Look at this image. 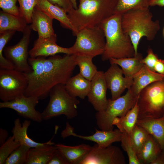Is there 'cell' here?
<instances>
[{
	"instance_id": "8d00e7d4",
	"label": "cell",
	"mask_w": 164,
	"mask_h": 164,
	"mask_svg": "<svg viewBox=\"0 0 164 164\" xmlns=\"http://www.w3.org/2000/svg\"><path fill=\"white\" fill-rule=\"evenodd\" d=\"M17 1L18 0H0V7L5 12L19 15V7L16 5Z\"/></svg>"
},
{
	"instance_id": "74e56055",
	"label": "cell",
	"mask_w": 164,
	"mask_h": 164,
	"mask_svg": "<svg viewBox=\"0 0 164 164\" xmlns=\"http://www.w3.org/2000/svg\"><path fill=\"white\" fill-rule=\"evenodd\" d=\"M159 59L157 55L153 52L150 48H149L147 50V54L142 60L143 63L151 70L155 71V65Z\"/></svg>"
},
{
	"instance_id": "d6a6232c",
	"label": "cell",
	"mask_w": 164,
	"mask_h": 164,
	"mask_svg": "<svg viewBox=\"0 0 164 164\" xmlns=\"http://www.w3.org/2000/svg\"><path fill=\"white\" fill-rule=\"evenodd\" d=\"M30 148L20 145L9 155L4 164H26Z\"/></svg>"
},
{
	"instance_id": "277c9868",
	"label": "cell",
	"mask_w": 164,
	"mask_h": 164,
	"mask_svg": "<svg viewBox=\"0 0 164 164\" xmlns=\"http://www.w3.org/2000/svg\"><path fill=\"white\" fill-rule=\"evenodd\" d=\"M153 15L149 8L128 10L122 15L121 26L130 37L134 48L135 55L138 53L140 41L143 37L151 41L160 29L159 20L152 19Z\"/></svg>"
},
{
	"instance_id": "836d02e7",
	"label": "cell",
	"mask_w": 164,
	"mask_h": 164,
	"mask_svg": "<svg viewBox=\"0 0 164 164\" xmlns=\"http://www.w3.org/2000/svg\"><path fill=\"white\" fill-rule=\"evenodd\" d=\"M121 132V145L123 149L127 153L129 164H141L131 142L129 135L125 132Z\"/></svg>"
},
{
	"instance_id": "bcb514c9",
	"label": "cell",
	"mask_w": 164,
	"mask_h": 164,
	"mask_svg": "<svg viewBox=\"0 0 164 164\" xmlns=\"http://www.w3.org/2000/svg\"><path fill=\"white\" fill-rule=\"evenodd\" d=\"M163 34H164V30H163Z\"/></svg>"
},
{
	"instance_id": "484cf974",
	"label": "cell",
	"mask_w": 164,
	"mask_h": 164,
	"mask_svg": "<svg viewBox=\"0 0 164 164\" xmlns=\"http://www.w3.org/2000/svg\"><path fill=\"white\" fill-rule=\"evenodd\" d=\"M162 150L157 141L149 134L145 142L137 154L138 158L141 164H151Z\"/></svg>"
},
{
	"instance_id": "f1b7e54d",
	"label": "cell",
	"mask_w": 164,
	"mask_h": 164,
	"mask_svg": "<svg viewBox=\"0 0 164 164\" xmlns=\"http://www.w3.org/2000/svg\"><path fill=\"white\" fill-rule=\"evenodd\" d=\"M93 58L86 56H76L75 61L79 68L81 75L91 81L98 71L96 66L93 63Z\"/></svg>"
},
{
	"instance_id": "5bb4252c",
	"label": "cell",
	"mask_w": 164,
	"mask_h": 164,
	"mask_svg": "<svg viewBox=\"0 0 164 164\" xmlns=\"http://www.w3.org/2000/svg\"><path fill=\"white\" fill-rule=\"evenodd\" d=\"M107 89L104 72L98 71L91 81V88L87 96L89 102L97 111H104L107 108Z\"/></svg>"
},
{
	"instance_id": "3957f363",
	"label": "cell",
	"mask_w": 164,
	"mask_h": 164,
	"mask_svg": "<svg viewBox=\"0 0 164 164\" xmlns=\"http://www.w3.org/2000/svg\"><path fill=\"white\" fill-rule=\"evenodd\" d=\"M117 0H80L77 9L67 13L76 36L80 30L98 25L114 14Z\"/></svg>"
},
{
	"instance_id": "44dd1931",
	"label": "cell",
	"mask_w": 164,
	"mask_h": 164,
	"mask_svg": "<svg viewBox=\"0 0 164 164\" xmlns=\"http://www.w3.org/2000/svg\"><path fill=\"white\" fill-rule=\"evenodd\" d=\"M37 5L49 16L58 21L63 27L74 33V28L67 13L63 9L50 3L47 0H39Z\"/></svg>"
},
{
	"instance_id": "f6af8a7d",
	"label": "cell",
	"mask_w": 164,
	"mask_h": 164,
	"mask_svg": "<svg viewBox=\"0 0 164 164\" xmlns=\"http://www.w3.org/2000/svg\"><path fill=\"white\" fill-rule=\"evenodd\" d=\"M74 8L75 9L77 8L76 0H70Z\"/></svg>"
},
{
	"instance_id": "5b68a950",
	"label": "cell",
	"mask_w": 164,
	"mask_h": 164,
	"mask_svg": "<svg viewBox=\"0 0 164 164\" xmlns=\"http://www.w3.org/2000/svg\"><path fill=\"white\" fill-rule=\"evenodd\" d=\"M49 96V103L41 113L43 120L47 121L61 115H65L70 119L77 116L80 101L69 94L65 85L59 84L54 86L50 91Z\"/></svg>"
},
{
	"instance_id": "ab89813d",
	"label": "cell",
	"mask_w": 164,
	"mask_h": 164,
	"mask_svg": "<svg viewBox=\"0 0 164 164\" xmlns=\"http://www.w3.org/2000/svg\"><path fill=\"white\" fill-rule=\"evenodd\" d=\"M50 3L63 9L67 13L74 8L70 0H47Z\"/></svg>"
},
{
	"instance_id": "d6986e66",
	"label": "cell",
	"mask_w": 164,
	"mask_h": 164,
	"mask_svg": "<svg viewBox=\"0 0 164 164\" xmlns=\"http://www.w3.org/2000/svg\"><path fill=\"white\" fill-rule=\"evenodd\" d=\"M136 124L146 130L157 141L162 149L164 150V114L159 118L138 119Z\"/></svg>"
},
{
	"instance_id": "2e32d148",
	"label": "cell",
	"mask_w": 164,
	"mask_h": 164,
	"mask_svg": "<svg viewBox=\"0 0 164 164\" xmlns=\"http://www.w3.org/2000/svg\"><path fill=\"white\" fill-rule=\"evenodd\" d=\"M56 35L46 38L38 37L35 41L32 48L29 51L30 57H46L59 53L72 55L70 47H62L56 43Z\"/></svg>"
},
{
	"instance_id": "9c48e42d",
	"label": "cell",
	"mask_w": 164,
	"mask_h": 164,
	"mask_svg": "<svg viewBox=\"0 0 164 164\" xmlns=\"http://www.w3.org/2000/svg\"><path fill=\"white\" fill-rule=\"evenodd\" d=\"M28 80L24 73L15 69H0V99L11 101L24 94Z\"/></svg>"
},
{
	"instance_id": "60d3db41",
	"label": "cell",
	"mask_w": 164,
	"mask_h": 164,
	"mask_svg": "<svg viewBox=\"0 0 164 164\" xmlns=\"http://www.w3.org/2000/svg\"><path fill=\"white\" fill-rule=\"evenodd\" d=\"M155 71L164 76V60L159 59L156 62L154 67Z\"/></svg>"
},
{
	"instance_id": "4316f807",
	"label": "cell",
	"mask_w": 164,
	"mask_h": 164,
	"mask_svg": "<svg viewBox=\"0 0 164 164\" xmlns=\"http://www.w3.org/2000/svg\"><path fill=\"white\" fill-rule=\"evenodd\" d=\"M27 24L26 19L20 15H14L2 10L0 11V32L13 30L22 32Z\"/></svg>"
},
{
	"instance_id": "b9f144b4",
	"label": "cell",
	"mask_w": 164,
	"mask_h": 164,
	"mask_svg": "<svg viewBox=\"0 0 164 164\" xmlns=\"http://www.w3.org/2000/svg\"><path fill=\"white\" fill-rule=\"evenodd\" d=\"M9 133L5 129L2 128H0V145L4 144L6 141L8 137Z\"/></svg>"
},
{
	"instance_id": "83f0119b",
	"label": "cell",
	"mask_w": 164,
	"mask_h": 164,
	"mask_svg": "<svg viewBox=\"0 0 164 164\" xmlns=\"http://www.w3.org/2000/svg\"><path fill=\"white\" fill-rule=\"evenodd\" d=\"M138 114L139 108L137 102L124 116L115 118L112 125L116 126L121 132H125L130 135L136 124Z\"/></svg>"
},
{
	"instance_id": "30bf717a",
	"label": "cell",
	"mask_w": 164,
	"mask_h": 164,
	"mask_svg": "<svg viewBox=\"0 0 164 164\" xmlns=\"http://www.w3.org/2000/svg\"><path fill=\"white\" fill-rule=\"evenodd\" d=\"M32 30L30 25H28L20 41L15 45L5 46L3 51L5 57L14 65V69L24 73L32 71L28 63V51Z\"/></svg>"
},
{
	"instance_id": "8fae6325",
	"label": "cell",
	"mask_w": 164,
	"mask_h": 164,
	"mask_svg": "<svg viewBox=\"0 0 164 164\" xmlns=\"http://www.w3.org/2000/svg\"><path fill=\"white\" fill-rule=\"evenodd\" d=\"M122 152L118 146L111 145L102 147L94 144L79 164H125Z\"/></svg>"
},
{
	"instance_id": "e575fe53",
	"label": "cell",
	"mask_w": 164,
	"mask_h": 164,
	"mask_svg": "<svg viewBox=\"0 0 164 164\" xmlns=\"http://www.w3.org/2000/svg\"><path fill=\"white\" fill-rule=\"evenodd\" d=\"M20 145L13 135L9 137L5 143L0 146V164H4L9 155Z\"/></svg>"
},
{
	"instance_id": "ba28073f",
	"label": "cell",
	"mask_w": 164,
	"mask_h": 164,
	"mask_svg": "<svg viewBox=\"0 0 164 164\" xmlns=\"http://www.w3.org/2000/svg\"><path fill=\"white\" fill-rule=\"evenodd\" d=\"M138 98L129 89L124 95L116 99H108L106 110L102 112L97 111L95 114L98 127L103 131L113 130L114 119L116 117L124 116L134 106Z\"/></svg>"
},
{
	"instance_id": "f546056e",
	"label": "cell",
	"mask_w": 164,
	"mask_h": 164,
	"mask_svg": "<svg viewBox=\"0 0 164 164\" xmlns=\"http://www.w3.org/2000/svg\"><path fill=\"white\" fill-rule=\"evenodd\" d=\"M150 0H117L114 14H123L133 9L149 8Z\"/></svg>"
},
{
	"instance_id": "9a60e30c",
	"label": "cell",
	"mask_w": 164,
	"mask_h": 164,
	"mask_svg": "<svg viewBox=\"0 0 164 164\" xmlns=\"http://www.w3.org/2000/svg\"><path fill=\"white\" fill-rule=\"evenodd\" d=\"M121 68L115 64H111L104 72L108 88L111 91V99L114 100L121 96L125 90L130 89L133 83V78L123 76Z\"/></svg>"
},
{
	"instance_id": "52a82bcc",
	"label": "cell",
	"mask_w": 164,
	"mask_h": 164,
	"mask_svg": "<svg viewBox=\"0 0 164 164\" xmlns=\"http://www.w3.org/2000/svg\"><path fill=\"white\" fill-rule=\"evenodd\" d=\"M76 36L75 43L70 47L72 55L94 58L103 53L105 38L104 31L99 25L83 29L78 32Z\"/></svg>"
},
{
	"instance_id": "d4e9b609",
	"label": "cell",
	"mask_w": 164,
	"mask_h": 164,
	"mask_svg": "<svg viewBox=\"0 0 164 164\" xmlns=\"http://www.w3.org/2000/svg\"><path fill=\"white\" fill-rule=\"evenodd\" d=\"M31 124L30 120L26 119L22 123L19 118L14 121V126L12 130L13 136L15 139L19 142L20 145H24L30 148L36 147L43 145L45 143H39L36 142L30 138L28 136L27 131Z\"/></svg>"
},
{
	"instance_id": "ac0fdd59",
	"label": "cell",
	"mask_w": 164,
	"mask_h": 164,
	"mask_svg": "<svg viewBox=\"0 0 164 164\" xmlns=\"http://www.w3.org/2000/svg\"><path fill=\"white\" fill-rule=\"evenodd\" d=\"M164 79V76L150 70L145 65L133 77V83L129 89L132 93L138 97L141 91L155 81Z\"/></svg>"
},
{
	"instance_id": "7402d4cb",
	"label": "cell",
	"mask_w": 164,
	"mask_h": 164,
	"mask_svg": "<svg viewBox=\"0 0 164 164\" xmlns=\"http://www.w3.org/2000/svg\"><path fill=\"white\" fill-rule=\"evenodd\" d=\"M143 57L139 53L132 57L109 59L111 64H115L121 69L123 75L125 77L133 78L142 68L144 64L142 62Z\"/></svg>"
},
{
	"instance_id": "ffe728a7",
	"label": "cell",
	"mask_w": 164,
	"mask_h": 164,
	"mask_svg": "<svg viewBox=\"0 0 164 164\" xmlns=\"http://www.w3.org/2000/svg\"><path fill=\"white\" fill-rule=\"evenodd\" d=\"M51 139L43 145L30 148L26 164H47L57 149Z\"/></svg>"
},
{
	"instance_id": "8992f818",
	"label": "cell",
	"mask_w": 164,
	"mask_h": 164,
	"mask_svg": "<svg viewBox=\"0 0 164 164\" xmlns=\"http://www.w3.org/2000/svg\"><path fill=\"white\" fill-rule=\"evenodd\" d=\"M138 119L164 114V79L153 82L140 92L137 101Z\"/></svg>"
},
{
	"instance_id": "ee69618b",
	"label": "cell",
	"mask_w": 164,
	"mask_h": 164,
	"mask_svg": "<svg viewBox=\"0 0 164 164\" xmlns=\"http://www.w3.org/2000/svg\"><path fill=\"white\" fill-rule=\"evenodd\" d=\"M149 4L151 6H164V0H150Z\"/></svg>"
},
{
	"instance_id": "cb8c5ba5",
	"label": "cell",
	"mask_w": 164,
	"mask_h": 164,
	"mask_svg": "<svg viewBox=\"0 0 164 164\" xmlns=\"http://www.w3.org/2000/svg\"><path fill=\"white\" fill-rule=\"evenodd\" d=\"M55 145L65 156L69 164H79L92 147L84 144L75 146H70L58 143L55 144Z\"/></svg>"
},
{
	"instance_id": "603a6c76",
	"label": "cell",
	"mask_w": 164,
	"mask_h": 164,
	"mask_svg": "<svg viewBox=\"0 0 164 164\" xmlns=\"http://www.w3.org/2000/svg\"><path fill=\"white\" fill-rule=\"evenodd\" d=\"M91 86V81L79 73L71 77L65 85L66 90L71 96L84 99L87 96Z\"/></svg>"
},
{
	"instance_id": "1f68e13d",
	"label": "cell",
	"mask_w": 164,
	"mask_h": 164,
	"mask_svg": "<svg viewBox=\"0 0 164 164\" xmlns=\"http://www.w3.org/2000/svg\"><path fill=\"white\" fill-rule=\"evenodd\" d=\"M149 134L144 128L136 124L130 135L133 148L137 154L147 140Z\"/></svg>"
},
{
	"instance_id": "e0dca14e",
	"label": "cell",
	"mask_w": 164,
	"mask_h": 164,
	"mask_svg": "<svg viewBox=\"0 0 164 164\" xmlns=\"http://www.w3.org/2000/svg\"><path fill=\"white\" fill-rule=\"evenodd\" d=\"M53 20L36 5L32 14L30 26L32 30L38 32V37L53 36L56 35L53 27Z\"/></svg>"
},
{
	"instance_id": "4dcf8cb0",
	"label": "cell",
	"mask_w": 164,
	"mask_h": 164,
	"mask_svg": "<svg viewBox=\"0 0 164 164\" xmlns=\"http://www.w3.org/2000/svg\"><path fill=\"white\" fill-rule=\"evenodd\" d=\"M16 31L7 30L0 32V68L14 69L15 67L9 60L4 56L3 50L5 45L11 39Z\"/></svg>"
},
{
	"instance_id": "4fadbf2b",
	"label": "cell",
	"mask_w": 164,
	"mask_h": 164,
	"mask_svg": "<svg viewBox=\"0 0 164 164\" xmlns=\"http://www.w3.org/2000/svg\"><path fill=\"white\" fill-rule=\"evenodd\" d=\"M95 133L91 135H78L74 132L73 128L67 122L66 128L61 133V135L63 139L73 136L84 140L93 141L102 147H106L113 142L121 141L122 133L118 129L110 131H100L95 129Z\"/></svg>"
},
{
	"instance_id": "6da1fadb",
	"label": "cell",
	"mask_w": 164,
	"mask_h": 164,
	"mask_svg": "<svg viewBox=\"0 0 164 164\" xmlns=\"http://www.w3.org/2000/svg\"><path fill=\"white\" fill-rule=\"evenodd\" d=\"M76 56L65 54L55 55L44 60V68L40 82L32 96L39 100L46 98L51 89L59 84L65 85L72 77L76 66Z\"/></svg>"
},
{
	"instance_id": "d590c367",
	"label": "cell",
	"mask_w": 164,
	"mask_h": 164,
	"mask_svg": "<svg viewBox=\"0 0 164 164\" xmlns=\"http://www.w3.org/2000/svg\"><path fill=\"white\" fill-rule=\"evenodd\" d=\"M39 0H18L20 15L26 20L28 24L31 22V17L34 9Z\"/></svg>"
},
{
	"instance_id": "7a4b0ae2",
	"label": "cell",
	"mask_w": 164,
	"mask_h": 164,
	"mask_svg": "<svg viewBox=\"0 0 164 164\" xmlns=\"http://www.w3.org/2000/svg\"><path fill=\"white\" fill-rule=\"evenodd\" d=\"M122 15L114 14L99 25L104 31L106 41L105 50L101 55L103 61L111 58L129 57L135 55L130 38L121 27Z\"/></svg>"
},
{
	"instance_id": "7c38bea8",
	"label": "cell",
	"mask_w": 164,
	"mask_h": 164,
	"mask_svg": "<svg viewBox=\"0 0 164 164\" xmlns=\"http://www.w3.org/2000/svg\"><path fill=\"white\" fill-rule=\"evenodd\" d=\"M39 100L36 97L23 94L11 101L0 102V108L13 109L19 115L27 119L40 123L43 120L41 113L35 109Z\"/></svg>"
},
{
	"instance_id": "f35d334b",
	"label": "cell",
	"mask_w": 164,
	"mask_h": 164,
	"mask_svg": "<svg viewBox=\"0 0 164 164\" xmlns=\"http://www.w3.org/2000/svg\"><path fill=\"white\" fill-rule=\"evenodd\" d=\"M47 164H69L63 153L56 149Z\"/></svg>"
},
{
	"instance_id": "7bdbcfd3",
	"label": "cell",
	"mask_w": 164,
	"mask_h": 164,
	"mask_svg": "<svg viewBox=\"0 0 164 164\" xmlns=\"http://www.w3.org/2000/svg\"><path fill=\"white\" fill-rule=\"evenodd\" d=\"M151 164H164V150H162Z\"/></svg>"
}]
</instances>
